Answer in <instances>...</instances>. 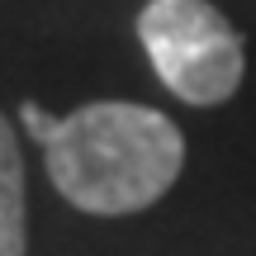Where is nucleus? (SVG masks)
<instances>
[{
	"label": "nucleus",
	"instance_id": "nucleus-2",
	"mask_svg": "<svg viewBox=\"0 0 256 256\" xmlns=\"http://www.w3.org/2000/svg\"><path fill=\"white\" fill-rule=\"evenodd\" d=\"M138 38L176 100L209 110L238 95L247 72L242 34L209 0H147L138 14Z\"/></svg>",
	"mask_w": 256,
	"mask_h": 256
},
{
	"label": "nucleus",
	"instance_id": "nucleus-1",
	"mask_svg": "<svg viewBox=\"0 0 256 256\" xmlns=\"http://www.w3.org/2000/svg\"><path fill=\"white\" fill-rule=\"evenodd\" d=\"M19 119L43 147L57 194L95 218L152 209L185 166L180 128L133 100H90L66 119L24 100Z\"/></svg>",
	"mask_w": 256,
	"mask_h": 256
},
{
	"label": "nucleus",
	"instance_id": "nucleus-3",
	"mask_svg": "<svg viewBox=\"0 0 256 256\" xmlns=\"http://www.w3.org/2000/svg\"><path fill=\"white\" fill-rule=\"evenodd\" d=\"M28 252V223H24V156L19 138L0 114V256Z\"/></svg>",
	"mask_w": 256,
	"mask_h": 256
}]
</instances>
